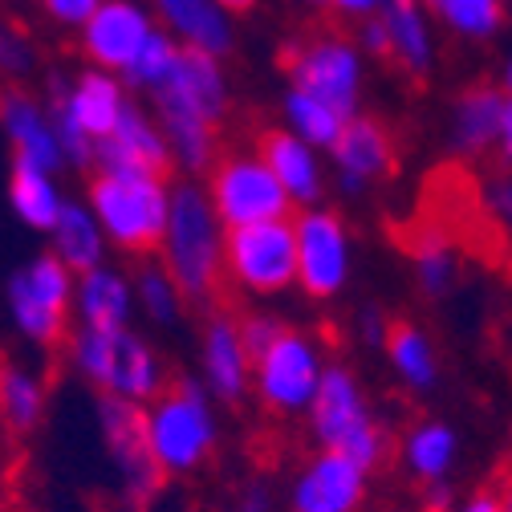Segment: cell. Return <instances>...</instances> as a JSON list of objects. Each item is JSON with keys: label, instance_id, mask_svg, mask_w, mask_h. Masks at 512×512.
Returning a JSON list of instances; mask_svg holds the SVG:
<instances>
[{"label": "cell", "instance_id": "7dc6e473", "mask_svg": "<svg viewBox=\"0 0 512 512\" xmlns=\"http://www.w3.org/2000/svg\"><path fill=\"white\" fill-rule=\"evenodd\" d=\"M216 5H220V9H228L232 17H240V13H252L256 5H261V0H216Z\"/></svg>", "mask_w": 512, "mask_h": 512}, {"label": "cell", "instance_id": "ba28073f", "mask_svg": "<svg viewBox=\"0 0 512 512\" xmlns=\"http://www.w3.org/2000/svg\"><path fill=\"white\" fill-rule=\"evenodd\" d=\"M281 66L293 90H305L338 106L342 114H358V94H362V45L334 29H313L301 33L297 41L285 45Z\"/></svg>", "mask_w": 512, "mask_h": 512}, {"label": "cell", "instance_id": "8fae6325", "mask_svg": "<svg viewBox=\"0 0 512 512\" xmlns=\"http://www.w3.org/2000/svg\"><path fill=\"white\" fill-rule=\"evenodd\" d=\"M98 435H102V447H106V460H110L122 504L131 512H143L163 492V480H167L163 468L151 456L143 407L98 395Z\"/></svg>", "mask_w": 512, "mask_h": 512}, {"label": "cell", "instance_id": "bcb514c9", "mask_svg": "<svg viewBox=\"0 0 512 512\" xmlns=\"http://www.w3.org/2000/svg\"><path fill=\"white\" fill-rule=\"evenodd\" d=\"M500 147L512 159V98H504V114H500Z\"/></svg>", "mask_w": 512, "mask_h": 512}, {"label": "cell", "instance_id": "ee69618b", "mask_svg": "<svg viewBox=\"0 0 512 512\" xmlns=\"http://www.w3.org/2000/svg\"><path fill=\"white\" fill-rule=\"evenodd\" d=\"M9 472H13V431L0 419V500H5V488H9Z\"/></svg>", "mask_w": 512, "mask_h": 512}, {"label": "cell", "instance_id": "52a82bcc", "mask_svg": "<svg viewBox=\"0 0 512 512\" xmlns=\"http://www.w3.org/2000/svg\"><path fill=\"white\" fill-rule=\"evenodd\" d=\"M305 423L322 452H342V456L358 460L366 472L387 460V435L374 423L358 382L346 366H326L317 399L305 411Z\"/></svg>", "mask_w": 512, "mask_h": 512}, {"label": "cell", "instance_id": "f1b7e54d", "mask_svg": "<svg viewBox=\"0 0 512 512\" xmlns=\"http://www.w3.org/2000/svg\"><path fill=\"white\" fill-rule=\"evenodd\" d=\"M500 114H504V98L492 86H472L456 102L452 147L460 155H480V151L492 147V139L500 143Z\"/></svg>", "mask_w": 512, "mask_h": 512}, {"label": "cell", "instance_id": "d6986e66", "mask_svg": "<svg viewBox=\"0 0 512 512\" xmlns=\"http://www.w3.org/2000/svg\"><path fill=\"white\" fill-rule=\"evenodd\" d=\"M147 102L151 106H179V110H191V114H204L212 122H224L228 102H232V82H228V70H224V57H212V53H200V49H183L171 82L163 90H155Z\"/></svg>", "mask_w": 512, "mask_h": 512}, {"label": "cell", "instance_id": "f6af8a7d", "mask_svg": "<svg viewBox=\"0 0 512 512\" xmlns=\"http://www.w3.org/2000/svg\"><path fill=\"white\" fill-rule=\"evenodd\" d=\"M464 512H504V504H500L496 492H480V496H472V500L464 504Z\"/></svg>", "mask_w": 512, "mask_h": 512}, {"label": "cell", "instance_id": "30bf717a", "mask_svg": "<svg viewBox=\"0 0 512 512\" xmlns=\"http://www.w3.org/2000/svg\"><path fill=\"white\" fill-rule=\"evenodd\" d=\"M208 196L228 228H248V224H269V220H289L293 200L265 163L261 151H228L216 159L208 171Z\"/></svg>", "mask_w": 512, "mask_h": 512}, {"label": "cell", "instance_id": "9c48e42d", "mask_svg": "<svg viewBox=\"0 0 512 512\" xmlns=\"http://www.w3.org/2000/svg\"><path fill=\"white\" fill-rule=\"evenodd\" d=\"M224 281L248 297H281L297 285V224L269 220L228 228Z\"/></svg>", "mask_w": 512, "mask_h": 512}, {"label": "cell", "instance_id": "cb8c5ba5", "mask_svg": "<svg viewBox=\"0 0 512 512\" xmlns=\"http://www.w3.org/2000/svg\"><path fill=\"white\" fill-rule=\"evenodd\" d=\"M135 305H139L135 301V277H126L114 265H98V269L78 277V297H74L78 326H98V330L131 326Z\"/></svg>", "mask_w": 512, "mask_h": 512}, {"label": "cell", "instance_id": "b9f144b4", "mask_svg": "<svg viewBox=\"0 0 512 512\" xmlns=\"http://www.w3.org/2000/svg\"><path fill=\"white\" fill-rule=\"evenodd\" d=\"M358 45H362L370 57H378V61H391V33H387V25H382V17L362 21V29H358Z\"/></svg>", "mask_w": 512, "mask_h": 512}, {"label": "cell", "instance_id": "ab89813d", "mask_svg": "<svg viewBox=\"0 0 512 512\" xmlns=\"http://www.w3.org/2000/svg\"><path fill=\"white\" fill-rule=\"evenodd\" d=\"M232 512H277V496H273V488L265 480H252V484H244L236 492Z\"/></svg>", "mask_w": 512, "mask_h": 512}, {"label": "cell", "instance_id": "e575fe53", "mask_svg": "<svg viewBox=\"0 0 512 512\" xmlns=\"http://www.w3.org/2000/svg\"><path fill=\"white\" fill-rule=\"evenodd\" d=\"M37 74V41L29 29L0 13V86H25Z\"/></svg>", "mask_w": 512, "mask_h": 512}, {"label": "cell", "instance_id": "6da1fadb", "mask_svg": "<svg viewBox=\"0 0 512 512\" xmlns=\"http://www.w3.org/2000/svg\"><path fill=\"white\" fill-rule=\"evenodd\" d=\"M228 224L220 220L208 187L200 179H179L171 187V216L159 244V265L175 277L191 305H208L224 281Z\"/></svg>", "mask_w": 512, "mask_h": 512}, {"label": "cell", "instance_id": "7402d4cb", "mask_svg": "<svg viewBox=\"0 0 512 512\" xmlns=\"http://www.w3.org/2000/svg\"><path fill=\"white\" fill-rule=\"evenodd\" d=\"M256 151L265 155V163L273 167V175L281 179V187L289 191L293 204L313 208L317 200H322L326 175H322V159H317L313 143L293 135L289 126H273V131H265L261 139H256Z\"/></svg>", "mask_w": 512, "mask_h": 512}, {"label": "cell", "instance_id": "681fc988", "mask_svg": "<svg viewBox=\"0 0 512 512\" xmlns=\"http://www.w3.org/2000/svg\"><path fill=\"white\" fill-rule=\"evenodd\" d=\"M508 90H512V66H508Z\"/></svg>", "mask_w": 512, "mask_h": 512}, {"label": "cell", "instance_id": "2e32d148", "mask_svg": "<svg viewBox=\"0 0 512 512\" xmlns=\"http://www.w3.org/2000/svg\"><path fill=\"white\" fill-rule=\"evenodd\" d=\"M90 171H147V175H171L175 159L167 147V135L147 102H131L122 122L98 143Z\"/></svg>", "mask_w": 512, "mask_h": 512}, {"label": "cell", "instance_id": "f35d334b", "mask_svg": "<svg viewBox=\"0 0 512 512\" xmlns=\"http://www.w3.org/2000/svg\"><path fill=\"white\" fill-rule=\"evenodd\" d=\"M484 200H488V212L496 216V224L504 228V236L512 240V175H496L484 187Z\"/></svg>", "mask_w": 512, "mask_h": 512}, {"label": "cell", "instance_id": "f907efd6", "mask_svg": "<svg viewBox=\"0 0 512 512\" xmlns=\"http://www.w3.org/2000/svg\"><path fill=\"white\" fill-rule=\"evenodd\" d=\"M301 5H313V9H317V0H301Z\"/></svg>", "mask_w": 512, "mask_h": 512}, {"label": "cell", "instance_id": "83f0119b", "mask_svg": "<svg viewBox=\"0 0 512 512\" xmlns=\"http://www.w3.org/2000/svg\"><path fill=\"white\" fill-rule=\"evenodd\" d=\"M391 33V61L411 78L431 74V29L423 17V0H387V9L378 13Z\"/></svg>", "mask_w": 512, "mask_h": 512}, {"label": "cell", "instance_id": "ffe728a7", "mask_svg": "<svg viewBox=\"0 0 512 512\" xmlns=\"http://www.w3.org/2000/svg\"><path fill=\"white\" fill-rule=\"evenodd\" d=\"M330 155H334L338 187L346 191V196H358V191H366L374 179L391 175V167H395V139H391V131L378 118L354 114Z\"/></svg>", "mask_w": 512, "mask_h": 512}, {"label": "cell", "instance_id": "603a6c76", "mask_svg": "<svg viewBox=\"0 0 512 512\" xmlns=\"http://www.w3.org/2000/svg\"><path fill=\"white\" fill-rule=\"evenodd\" d=\"M403 248L411 256V269L419 277V289L427 297H443V293H452L456 285V273H460V261H456V252H464L456 244V236L447 232L435 216H419L407 232H403Z\"/></svg>", "mask_w": 512, "mask_h": 512}, {"label": "cell", "instance_id": "7a4b0ae2", "mask_svg": "<svg viewBox=\"0 0 512 512\" xmlns=\"http://www.w3.org/2000/svg\"><path fill=\"white\" fill-rule=\"evenodd\" d=\"M66 354L78 378L90 382L102 399L147 407L167 391V366L135 326H114V330L74 326Z\"/></svg>", "mask_w": 512, "mask_h": 512}, {"label": "cell", "instance_id": "277c9868", "mask_svg": "<svg viewBox=\"0 0 512 512\" xmlns=\"http://www.w3.org/2000/svg\"><path fill=\"white\" fill-rule=\"evenodd\" d=\"M212 403L216 399L200 378H179L175 387H167L155 403L143 407L147 443L163 476H191L212 460L220 435Z\"/></svg>", "mask_w": 512, "mask_h": 512}, {"label": "cell", "instance_id": "74e56055", "mask_svg": "<svg viewBox=\"0 0 512 512\" xmlns=\"http://www.w3.org/2000/svg\"><path fill=\"white\" fill-rule=\"evenodd\" d=\"M102 0H37V9L57 25V29H82L94 13H98Z\"/></svg>", "mask_w": 512, "mask_h": 512}, {"label": "cell", "instance_id": "44dd1931", "mask_svg": "<svg viewBox=\"0 0 512 512\" xmlns=\"http://www.w3.org/2000/svg\"><path fill=\"white\" fill-rule=\"evenodd\" d=\"M159 29H167L183 49L228 57L236 49V17L216 0H147Z\"/></svg>", "mask_w": 512, "mask_h": 512}, {"label": "cell", "instance_id": "8d00e7d4", "mask_svg": "<svg viewBox=\"0 0 512 512\" xmlns=\"http://www.w3.org/2000/svg\"><path fill=\"white\" fill-rule=\"evenodd\" d=\"M281 330H285V322H277L273 313H244L240 317V334H244V346H248L252 362L281 338Z\"/></svg>", "mask_w": 512, "mask_h": 512}, {"label": "cell", "instance_id": "60d3db41", "mask_svg": "<svg viewBox=\"0 0 512 512\" xmlns=\"http://www.w3.org/2000/svg\"><path fill=\"white\" fill-rule=\"evenodd\" d=\"M317 9H326L334 17H346V21H370L387 9V0H317Z\"/></svg>", "mask_w": 512, "mask_h": 512}, {"label": "cell", "instance_id": "836d02e7", "mask_svg": "<svg viewBox=\"0 0 512 512\" xmlns=\"http://www.w3.org/2000/svg\"><path fill=\"white\" fill-rule=\"evenodd\" d=\"M452 456H456V435L447 431L443 423H419V427L407 435V443H403L407 468H411L419 480H427V484L443 480V472L452 468Z\"/></svg>", "mask_w": 512, "mask_h": 512}, {"label": "cell", "instance_id": "9a60e30c", "mask_svg": "<svg viewBox=\"0 0 512 512\" xmlns=\"http://www.w3.org/2000/svg\"><path fill=\"white\" fill-rule=\"evenodd\" d=\"M366 468L342 452H317L289 484V512H358L366 500Z\"/></svg>", "mask_w": 512, "mask_h": 512}, {"label": "cell", "instance_id": "8992f818", "mask_svg": "<svg viewBox=\"0 0 512 512\" xmlns=\"http://www.w3.org/2000/svg\"><path fill=\"white\" fill-rule=\"evenodd\" d=\"M74 297H78V273L57 252L29 256L5 285V313L13 334L45 350L70 342L78 326Z\"/></svg>", "mask_w": 512, "mask_h": 512}, {"label": "cell", "instance_id": "1f68e13d", "mask_svg": "<svg viewBox=\"0 0 512 512\" xmlns=\"http://www.w3.org/2000/svg\"><path fill=\"white\" fill-rule=\"evenodd\" d=\"M179 53H183V45H179L167 29H155V37L143 45V53H139L131 66H126V74H122L126 90H131L135 98H151L155 90H163V86L171 82L175 66H179Z\"/></svg>", "mask_w": 512, "mask_h": 512}, {"label": "cell", "instance_id": "d6a6232c", "mask_svg": "<svg viewBox=\"0 0 512 512\" xmlns=\"http://www.w3.org/2000/svg\"><path fill=\"white\" fill-rule=\"evenodd\" d=\"M135 301H139V313L147 317V322H155V326H179L183 309L191 305L183 297V289L175 285V277L159 261L139 265V273H135Z\"/></svg>", "mask_w": 512, "mask_h": 512}, {"label": "cell", "instance_id": "4dcf8cb0", "mask_svg": "<svg viewBox=\"0 0 512 512\" xmlns=\"http://www.w3.org/2000/svg\"><path fill=\"white\" fill-rule=\"evenodd\" d=\"M387 358L399 370V378L407 382L411 391H427L435 382V350L427 342V334L411 322H395L391 317V334H387Z\"/></svg>", "mask_w": 512, "mask_h": 512}, {"label": "cell", "instance_id": "4316f807", "mask_svg": "<svg viewBox=\"0 0 512 512\" xmlns=\"http://www.w3.org/2000/svg\"><path fill=\"white\" fill-rule=\"evenodd\" d=\"M49 411V382L17 362V358H0V419L13 435H29L45 423Z\"/></svg>", "mask_w": 512, "mask_h": 512}, {"label": "cell", "instance_id": "5b68a950", "mask_svg": "<svg viewBox=\"0 0 512 512\" xmlns=\"http://www.w3.org/2000/svg\"><path fill=\"white\" fill-rule=\"evenodd\" d=\"M61 147H66V163L70 167H94V151L98 143L122 122L126 106L135 102V94L126 90V82L110 70L86 66L74 78H53L49 94H45Z\"/></svg>", "mask_w": 512, "mask_h": 512}, {"label": "cell", "instance_id": "d590c367", "mask_svg": "<svg viewBox=\"0 0 512 512\" xmlns=\"http://www.w3.org/2000/svg\"><path fill=\"white\" fill-rule=\"evenodd\" d=\"M427 5L464 37H492L500 25V0H427Z\"/></svg>", "mask_w": 512, "mask_h": 512}, {"label": "cell", "instance_id": "e0dca14e", "mask_svg": "<svg viewBox=\"0 0 512 512\" xmlns=\"http://www.w3.org/2000/svg\"><path fill=\"white\" fill-rule=\"evenodd\" d=\"M0 135H5L13 159L41 163L49 171L70 167L49 102L29 94L25 86H5L0 90Z\"/></svg>", "mask_w": 512, "mask_h": 512}, {"label": "cell", "instance_id": "d4e9b609", "mask_svg": "<svg viewBox=\"0 0 512 512\" xmlns=\"http://www.w3.org/2000/svg\"><path fill=\"white\" fill-rule=\"evenodd\" d=\"M66 204H70V196L61 191L57 171H49L41 163H25V159L9 163V208L25 228L49 236L57 216L66 212Z\"/></svg>", "mask_w": 512, "mask_h": 512}, {"label": "cell", "instance_id": "7bdbcfd3", "mask_svg": "<svg viewBox=\"0 0 512 512\" xmlns=\"http://www.w3.org/2000/svg\"><path fill=\"white\" fill-rule=\"evenodd\" d=\"M362 334L370 346H387V334H391V317H382L374 305L362 313Z\"/></svg>", "mask_w": 512, "mask_h": 512}, {"label": "cell", "instance_id": "4fadbf2b", "mask_svg": "<svg viewBox=\"0 0 512 512\" xmlns=\"http://www.w3.org/2000/svg\"><path fill=\"white\" fill-rule=\"evenodd\" d=\"M297 285L313 301H330L350 281V232L338 212L305 208L297 220Z\"/></svg>", "mask_w": 512, "mask_h": 512}, {"label": "cell", "instance_id": "c3c4849f", "mask_svg": "<svg viewBox=\"0 0 512 512\" xmlns=\"http://www.w3.org/2000/svg\"><path fill=\"white\" fill-rule=\"evenodd\" d=\"M496 496H500L504 512H512V476H504V480H500V492H496Z\"/></svg>", "mask_w": 512, "mask_h": 512}, {"label": "cell", "instance_id": "484cf974", "mask_svg": "<svg viewBox=\"0 0 512 512\" xmlns=\"http://www.w3.org/2000/svg\"><path fill=\"white\" fill-rule=\"evenodd\" d=\"M49 252H57L78 277L98 269V265H110L106 261L110 240H106V232H102V224H98V216L90 212L86 200H70L66 212L57 216V224L49 232Z\"/></svg>", "mask_w": 512, "mask_h": 512}, {"label": "cell", "instance_id": "3957f363", "mask_svg": "<svg viewBox=\"0 0 512 512\" xmlns=\"http://www.w3.org/2000/svg\"><path fill=\"white\" fill-rule=\"evenodd\" d=\"M167 175L147 171H94L86 187V204L98 216L110 248L126 256H151L163 244L171 216Z\"/></svg>", "mask_w": 512, "mask_h": 512}, {"label": "cell", "instance_id": "5bb4252c", "mask_svg": "<svg viewBox=\"0 0 512 512\" xmlns=\"http://www.w3.org/2000/svg\"><path fill=\"white\" fill-rule=\"evenodd\" d=\"M159 21L147 0H102L98 13L78 29V45L86 66L126 74V66L143 53V45L155 37Z\"/></svg>", "mask_w": 512, "mask_h": 512}, {"label": "cell", "instance_id": "f546056e", "mask_svg": "<svg viewBox=\"0 0 512 512\" xmlns=\"http://www.w3.org/2000/svg\"><path fill=\"white\" fill-rule=\"evenodd\" d=\"M281 114H285V126L293 135H301L305 143H313L317 151H334V143L342 139V131H346V122H350V114H342L338 106H330V102H322V98H313V94H305V90H285V98H281Z\"/></svg>", "mask_w": 512, "mask_h": 512}, {"label": "cell", "instance_id": "7c38bea8", "mask_svg": "<svg viewBox=\"0 0 512 512\" xmlns=\"http://www.w3.org/2000/svg\"><path fill=\"white\" fill-rule=\"evenodd\" d=\"M326 358L309 334L281 330V338L252 362V395L273 415H305L317 399Z\"/></svg>", "mask_w": 512, "mask_h": 512}, {"label": "cell", "instance_id": "ac0fdd59", "mask_svg": "<svg viewBox=\"0 0 512 512\" xmlns=\"http://www.w3.org/2000/svg\"><path fill=\"white\" fill-rule=\"evenodd\" d=\"M200 382L216 403H244L252 391V354L236 313H212L200 334Z\"/></svg>", "mask_w": 512, "mask_h": 512}]
</instances>
